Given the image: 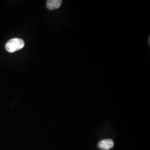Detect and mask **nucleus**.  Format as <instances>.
Listing matches in <instances>:
<instances>
[{
    "label": "nucleus",
    "mask_w": 150,
    "mask_h": 150,
    "mask_svg": "<svg viewBox=\"0 0 150 150\" xmlns=\"http://www.w3.org/2000/svg\"><path fill=\"white\" fill-rule=\"evenodd\" d=\"M25 42L23 40L19 38H14L8 41L6 44L5 48L7 52L13 53L23 48Z\"/></svg>",
    "instance_id": "nucleus-1"
},
{
    "label": "nucleus",
    "mask_w": 150,
    "mask_h": 150,
    "mask_svg": "<svg viewBox=\"0 0 150 150\" xmlns=\"http://www.w3.org/2000/svg\"><path fill=\"white\" fill-rule=\"evenodd\" d=\"M114 143L112 139H103L98 144V147L102 150H108L112 148Z\"/></svg>",
    "instance_id": "nucleus-2"
},
{
    "label": "nucleus",
    "mask_w": 150,
    "mask_h": 150,
    "mask_svg": "<svg viewBox=\"0 0 150 150\" xmlns=\"http://www.w3.org/2000/svg\"><path fill=\"white\" fill-rule=\"evenodd\" d=\"M62 2L61 0H48L46 2V7L50 10H56L61 7Z\"/></svg>",
    "instance_id": "nucleus-3"
}]
</instances>
